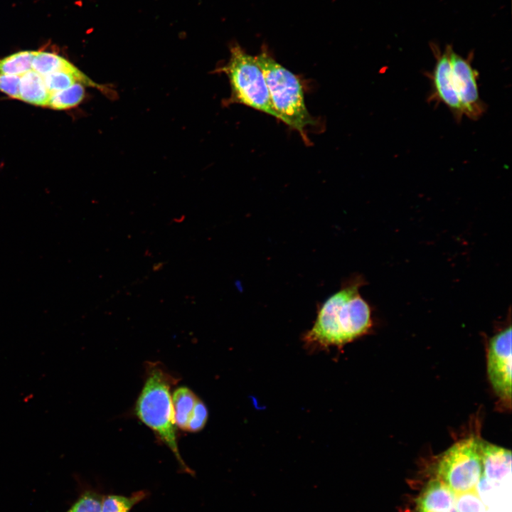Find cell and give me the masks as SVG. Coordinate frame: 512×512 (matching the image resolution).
<instances>
[{
	"instance_id": "cell-15",
	"label": "cell",
	"mask_w": 512,
	"mask_h": 512,
	"mask_svg": "<svg viewBox=\"0 0 512 512\" xmlns=\"http://www.w3.org/2000/svg\"><path fill=\"white\" fill-rule=\"evenodd\" d=\"M102 497L98 494L84 492L67 512H101Z\"/></svg>"
},
{
	"instance_id": "cell-11",
	"label": "cell",
	"mask_w": 512,
	"mask_h": 512,
	"mask_svg": "<svg viewBox=\"0 0 512 512\" xmlns=\"http://www.w3.org/2000/svg\"><path fill=\"white\" fill-rule=\"evenodd\" d=\"M75 68H77L64 58L46 51H36L32 61V70L42 76L54 72L73 70Z\"/></svg>"
},
{
	"instance_id": "cell-9",
	"label": "cell",
	"mask_w": 512,
	"mask_h": 512,
	"mask_svg": "<svg viewBox=\"0 0 512 512\" xmlns=\"http://www.w3.org/2000/svg\"><path fill=\"white\" fill-rule=\"evenodd\" d=\"M50 92L43 77L33 70L20 76L19 100L37 106L47 107Z\"/></svg>"
},
{
	"instance_id": "cell-10",
	"label": "cell",
	"mask_w": 512,
	"mask_h": 512,
	"mask_svg": "<svg viewBox=\"0 0 512 512\" xmlns=\"http://www.w3.org/2000/svg\"><path fill=\"white\" fill-rule=\"evenodd\" d=\"M171 398L176 427L186 431L188 420L199 398L186 386L177 388Z\"/></svg>"
},
{
	"instance_id": "cell-13",
	"label": "cell",
	"mask_w": 512,
	"mask_h": 512,
	"mask_svg": "<svg viewBox=\"0 0 512 512\" xmlns=\"http://www.w3.org/2000/svg\"><path fill=\"white\" fill-rule=\"evenodd\" d=\"M36 51L23 50L15 53L0 60V73L22 75L32 69Z\"/></svg>"
},
{
	"instance_id": "cell-1",
	"label": "cell",
	"mask_w": 512,
	"mask_h": 512,
	"mask_svg": "<svg viewBox=\"0 0 512 512\" xmlns=\"http://www.w3.org/2000/svg\"><path fill=\"white\" fill-rule=\"evenodd\" d=\"M364 278L355 274L345 279L340 289L317 307L312 327L302 337L304 346L311 352L330 347H343L366 334L372 326L369 304L360 289Z\"/></svg>"
},
{
	"instance_id": "cell-5",
	"label": "cell",
	"mask_w": 512,
	"mask_h": 512,
	"mask_svg": "<svg viewBox=\"0 0 512 512\" xmlns=\"http://www.w3.org/2000/svg\"><path fill=\"white\" fill-rule=\"evenodd\" d=\"M485 443L470 436L454 444L439 457L435 478L454 492L475 489L485 475Z\"/></svg>"
},
{
	"instance_id": "cell-7",
	"label": "cell",
	"mask_w": 512,
	"mask_h": 512,
	"mask_svg": "<svg viewBox=\"0 0 512 512\" xmlns=\"http://www.w3.org/2000/svg\"><path fill=\"white\" fill-rule=\"evenodd\" d=\"M487 371L490 383L502 401H511V327L509 325L489 341Z\"/></svg>"
},
{
	"instance_id": "cell-12",
	"label": "cell",
	"mask_w": 512,
	"mask_h": 512,
	"mask_svg": "<svg viewBox=\"0 0 512 512\" xmlns=\"http://www.w3.org/2000/svg\"><path fill=\"white\" fill-rule=\"evenodd\" d=\"M85 97V86L76 83L66 89L50 93L47 107L65 110L79 105Z\"/></svg>"
},
{
	"instance_id": "cell-8",
	"label": "cell",
	"mask_w": 512,
	"mask_h": 512,
	"mask_svg": "<svg viewBox=\"0 0 512 512\" xmlns=\"http://www.w3.org/2000/svg\"><path fill=\"white\" fill-rule=\"evenodd\" d=\"M432 48L436 61L432 71L427 74L432 87L429 101L444 104L455 120L459 122L464 114L452 82L450 50L452 47L447 46L444 51H441L435 46Z\"/></svg>"
},
{
	"instance_id": "cell-14",
	"label": "cell",
	"mask_w": 512,
	"mask_h": 512,
	"mask_svg": "<svg viewBox=\"0 0 512 512\" xmlns=\"http://www.w3.org/2000/svg\"><path fill=\"white\" fill-rule=\"evenodd\" d=\"M146 495L142 491L129 496L108 495L102 498L101 512H129L134 505L145 498Z\"/></svg>"
},
{
	"instance_id": "cell-2",
	"label": "cell",
	"mask_w": 512,
	"mask_h": 512,
	"mask_svg": "<svg viewBox=\"0 0 512 512\" xmlns=\"http://www.w3.org/2000/svg\"><path fill=\"white\" fill-rule=\"evenodd\" d=\"M178 379L159 362H148L144 382L137 399L136 417L151 430L158 439L173 453L181 468L193 475L179 452L174 421L171 389Z\"/></svg>"
},
{
	"instance_id": "cell-6",
	"label": "cell",
	"mask_w": 512,
	"mask_h": 512,
	"mask_svg": "<svg viewBox=\"0 0 512 512\" xmlns=\"http://www.w3.org/2000/svg\"><path fill=\"white\" fill-rule=\"evenodd\" d=\"M473 56L464 58L450 50L452 82L459 98L464 116L479 119L484 113L486 106L481 100L478 87L479 73L471 63Z\"/></svg>"
},
{
	"instance_id": "cell-3",
	"label": "cell",
	"mask_w": 512,
	"mask_h": 512,
	"mask_svg": "<svg viewBox=\"0 0 512 512\" xmlns=\"http://www.w3.org/2000/svg\"><path fill=\"white\" fill-rule=\"evenodd\" d=\"M279 120L297 131L309 144L306 129L316 124L305 104L303 85L297 75L282 66L267 50L255 56Z\"/></svg>"
},
{
	"instance_id": "cell-17",
	"label": "cell",
	"mask_w": 512,
	"mask_h": 512,
	"mask_svg": "<svg viewBox=\"0 0 512 512\" xmlns=\"http://www.w3.org/2000/svg\"><path fill=\"white\" fill-rule=\"evenodd\" d=\"M20 76L0 73V91L12 98L19 99Z\"/></svg>"
},
{
	"instance_id": "cell-4",
	"label": "cell",
	"mask_w": 512,
	"mask_h": 512,
	"mask_svg": "<svg viewBox=\"0 0 512 512\" xmlns=\"http://www.w3.org/2000/svg\"><path fill=\"white\" fill-rule=\"evenodd\" d=\"M218 72L228 78L231 90L228 103L242 104L279 119L255 57L240 45L234 44L227 63L219 68Z\"/></svg>"
},
{
	"instance_id": "cell-16",
	"label": "cell",
	"mask_w": 512,
	"mask_h": 512,
	"mask_svg": "<svg viewBox=\"0 0 512 512\" xmlns=\"http://www.w3.org/2000/svg\"><path fill=\"white\" fill-rule=\"evenodd\" d=\"M208 417V411L204 402L198 398L188 420L186 431L198 432L203 429Z\"/></svg>"
}]
</instances>
